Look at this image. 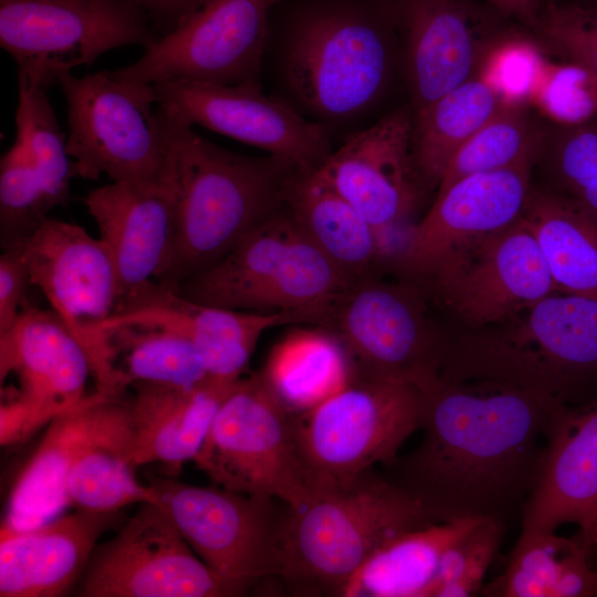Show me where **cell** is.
Listing matches in <instances>:
<instances>
[{
  "label": "cell",
  "instance_id": "1",
  "mask_svg": "<svg viewBox=\"0 0 597 597\" xmlns=\"http://www.w3.org/2000/svg\"><path fill=\"white\" fill-rule=\"evenodd\" d=\"M564 405L503 380L440 378L425 392L422 438L386 465L389 480L433 523L503 519L534 489Z\"/></svg>",
  "mask_w": 597,
  "mask_h": 597
},
{
  "label": "cell",
  "instance_id": "2",
  "mask_svg": "<svg viewBox=\"0 0 597 597\" xmlns=\"http://www.w3.org/2000/svg\"><path fill=\"white\" fill-rule=\"evenodd\" d=\"M159 109L170 142L177 212L169 260L157 281L176 289L280 211L300 170L271 155L224 149Z\"/></svg>",
  "mask_w": 597,
  "mask_h": 597
},
{
  "label": "cell",
  "instance_id": "3",
  "mask_svg": "<svg viewBox=\"0 0 597 597\" xmlns=\"http://www.w3.org/2000/svg\"><path fill=\"white\" fill-rule=\"evenodd\" d=\"M431 523L416 499L370 469L346 486L289 506L282 588L292 596H342L380 546Z\"/></svg>",
  "mask_w": 597,
  "mask_h": 597
},
{
  "label": "cell",
  "instance_id": "4",
  "mask_svg": "<svg viewBox=\"0 0 597 597\" xmlns=\"http://www.w3.org/2000/svg\"><path fill=\"white\" fill-rule=\"evenodd\" d=\"M597 370V297L556 291L448 344L440 378L496 379L564 404Z\"/></svg>",
  "mask_w": 597,
  "mask_h": 597
},
{
  "label": "cell",
  "instance_id": "5",
  "mask_svg": "<svg viewBox=\"0 0 597 597\" xmlns=\"http://www.w3.org/2000/svg\"><path fill=\"white\" fill-rule=\"evenodd\" d=\"M352 284L284 206L175 290L208 306L298 313L320 325Z\"/></svg>",
  "mask_w": 597,
  "mask_h": 597
},
{
  "label": "cell",
  "instance_id": "6",
  "mask_svg": "<svg viewBox=\"0 0 597 597\" xmlns=\"http://www.w3.org/2000/svg\"><path fill=\"white\" fill-rule=\"evenodd\" d=\"M425 391L398 379L353 375L339 391L292 415L294 438L314 496L388 465L420 429Z\"/></svg>",
  "mask_w": 597,
  "mask_h": 597
},
{
  "label": "cell",
  "instance_id": "7",
  "mask_svg": "<svg viewBox=\"0 0 597 597\" xmlns=\"http://www.w3.org/2000/svg\"><path fill=\"white\" fill-rule=\"evenodd\" d=\"M66 149L75 176L142 181L161 177L170 165L166 122L153 84L117 78L111 71L63 74Z\"/></svg>",
  "mask_w": 597,
  "mask_h": 597
},
{
  "label": "cell",
  "instance_id": "8",
  "mask_svg": "<svg viewBox=\"0 0 597 597\" xmlns=\"http://www.w3.org/2000/svg\"><path fill=\"white\" fill-rule=\"evenodd\" d=\"M193 462L214 485L275 498L292 509L314 496L292 415L261 371L240 378Z\"/></svg>",
  "mask_w": 597,
  "mask_h": 597
},
{
  "label": "cell",
  "instance_id": "9",
  "mask_svg": "<svg viewBox=\"0 0 597 597\" xmlns=\"http://www.w3.org/2000/svg\"><path fill=\"white\" fill-rule=\"evenodd\" d=\"M416 285L377 271L355 281L318 325L343 345L353 375L404 380L425 392L440 380L448 343Z\"/></svg>",
  "mask_w": 597,
  "mask_h": 597
},
{
  "label": "cell",
  "instance_id": "10",
  "mask_svg": "<svg viewBox=\"0 0 597 597\" xmlns=\"http://www.w3.org/2000/svg\"><path fill=\"white\" fill-rule=\"evenodd\" d=\"M159 39L129 0H0V45L15 61L18 78L49 88L73 69L128 44Z\"/></svg>",
  "mask_w": 597,
  "mask_h": 597
},
{
  "label": "cell",
  "instance_id": "11",
  "mask_svg": "<svg viewBox=\"0 0 597 597\" xmlns=\"http://www.w3.org/2000/svg\"><path fill=\"white\" fill-rule=\"evenodd\" d=\"M148 485L199 558L219 575L254 586L279 578L283 566V533L289 512L284 502L222 486H201L169 478Z\"/></svg>",
  "mask_w": 597,
  "mask_h": 597
},
{
  "label": "cell",
  "instance_id": "12",
  "mask_svg": "<svg viewBox=\"0 0 597 597\" xmlns=\"http://www.w3.org/2000/svg\"><path fill=\"white\" fill-rule=\"evenodd\" d=\"M254 589L211 569L165 509L145 501L109 540L97 543L75 593L81 597H237Z\"/></svg>",
  "mask_w": 597,
  "mask_h": 597
},
{
  "label": "cell",
  "instance_id": "13",
  "mask_svg": "<svg viewBox=\"0 0 597 597\" xmlns=\"http://www.w3.org/2000/svg\"><path fill=\"white\" fill-rule=\"evenodd\" d=\"M32 285L83 346L96 389L123 392L102 334L121 300L117 269L101 238L46 217L21 248Z\"/></svg>",
  "mask_w": 597,
  "mask_h": 597
},
{
  "label": "cell",
  "instance_id": "14",
  "mask_svg": "<svg viewBox=\"0 0 597 597\" xmlns=\"http://www.w3.org/2000/svg\"><path fill=\"white\" fill-rule=\"evenodd\" d=\"M280 0H206L136 62L112 71L145 84L195 81L226 85L260 82L268 17Z\"/></svg>",
  "mask_w": 597,
  "mask_h": 597
},
{
  "label": "cell",
  "instance_id": "15",
  "mask_svg": "<svg viewBox=\"0 0 597 597\" xmlns=\"http://www.w3.org/2000/svg\"><path fill=\"white\" fill-rule=\"evenodd\" d=\"M421 280L472 329L503 322L558 291L522 217L454 250Z\"/></svg>",
  "mask_w": 597,
  "mask_h": 597
},
{
  "label": "cell",
  "instance_id": "16",
  "mask_svg": "<svg viewBox=\"0 0 597 597\" xmlns=\"http://www.w3.org/2000/svg\"><path fill=\"white\" fill-rule=\"evenodd\" d=\"M285 69L305 106L321 116L343 118L378 96L387 71L386 45L378 30L360 17L321 12L293 33Z\"/></svg>",
  "mask_w": 597,
  "mask_h": 597
},
{
  "label": "cell",
  "instance_id": "17",
  "mask_svg": "<svg viewBox=\"0 0 597 597\" xmlns=\"http://www.w3.org/2000/svg\"><path fill=\"white\" fill-rule=\"evenodd\" d=\"M13 374L18 388L1 387L0 417L23 442L85 396L88 357L53 310L29 305L0 332V380Z\"/></svg>",
  "mask_w": 597,
  "mask_h": 597
},
{
  "label": "cell",
  "instance_id": "18",
  "mask_svg": "<svg viewBox=\"0 0 597 597\" xmlns=\"http://www.w3.org/2000/svg\"><path fill=\"white\" fill-rule=\"evenodd\" d=\"M153 85L157 105L177 121L260 148L300 171L315 170L331 153L323 125L265 94L260 82L226 85L179 80Z\"/></svg>",
  "mask_w": 597,
  "mask_h": 597
},
{
  "label": "cell",
  "instance_id": "19",
  "mask_svg": "<svg viewBox=\"0 0 597 597\" xmlns=\"http://www.w3.org/2000/svg\"><path fill=\"white\" fill-rule=\"evenodd\" d=\"M133 444L130 396L95 390L57 415L18 475L2 527L28 530L46 523L69 506L65 485L75 460L91 446Z\"/></svg>",
  "mask_w": 597,
  "mask_h": 597
},
{
  "label": "cell",
  "instance_id": "20",
  "mask_svg": "<svg viewBox=\"0 0 597 597\" xmlns=\"http://www.w3.org/2000/svg\"><path fill=\"white\" fill-rule=\"evenodd\" d=\"M413 128L407 111L390 113L349 136L313 170L378 233L415 205Z\"/></svg>",
  "mask_w": 597,
  "mask_h": 597
},
{
  "label": "cell",
  "instance_id": "21",
  "mask_svg": "<svg viewBox=\"0 0 597 597\" xmlns=\"http://www.w3.org/2000/svg\"><path fill=\"white\" fill-rule=\"evenodd\" d=\"M128 323L156 325L181 335L197 347L210 376L239 379L263 332L308 320L298 313H254L203 305L153 279L121 297L116 311L103 324L102 334L108 327Z\"/></svg>",
  "mask_w": 597,
  "mask_h": 597
},
{
  "label": "cell",
  "instance_id": "22",
  "mask_svg": "<svg viewBox=\"0 0 597 597\" xmlns=\"http://www.w3.org/2000/svg\"><path fill=\"white\" fill-rule=\"evenodd\" d=\"M531 164L474 174L438 192L400 254L404 270L421 279L454 250L515 222L531 196Z\"/></svg>",
  "mask_w": 597,
  "mask_h": 597
},
{
  "label": "cell",
  "instance_id": "23",
  "mask_svg": "<svg viewBox=\"0 0 597 597\" xmlns=\"http://www.w3.org/2000/svg\"><path fill=\"white\" fill-rule=\"evenodd\" d=\"M84 203L114 259L121 297L161 276L171 251L177 212L171 154L169 168L161 177L113 181L91 190Z\"/></svg>",
  "mask_w": 597,
  "mask_h": 597
},
{
  "label": "cell",
  "instance_id": "24",
  "mask_svg": "<svg viewBox=\"0 0 597 597\" xmlns=\"http://www.w3.org/2000/svg\"><path fill=\"white\" fill-rule=\"evenodd\" d=\"M521 511L520 536L574 523L587 548L596 547L597 404L578 410L561 408L536 484Z\"/></svg>",
  "mask_w": 597,
  "mask_h": 597
},
{
  "label": "cell",
  "instance_id": "25",
  "mask_svg": "<svg viewBox=\"0 0 597 597\" xmlns=\"http://www.w3.org/2000/svg\"><path fill=\"white\" fill-rule=\"evenodd\" d=\"M119 516L121 511L76 509L28 530L1 526L0 596L65 595L77 585L101 536Z\"/></svg>",
  "mask_w": 597,
  "mask_h": 597
},
{
  "label": "cell",
  "instance_id": "26",
  "mask_svg": "<svg viewBox=\"0 0 597 597\" xmlns=\"http://www.w3.org/2000/svg\"><path fill=\"white\" fill-rule=\"evenodd\" d=\"M239 380L209 376L190 386L133 384V465L158 462L169 476L178 474L198 454L217 411Z\"/></svg>",
  "mask_w": 597,
  "mask_h": 597
},
{
  "label": "cell",
  "instance_id": "27",
  "mask_svg": "<svg viewBox=\"0 0 597 597\" xmlns=\"http://www.w3.org/2000/svg\"><path fill=\"white\" fill-rule=\"evenodd\" d=\"M405 22L418 112L472 77L476 43L468 17L453 0H408Z\"/></svg>",
  "mask_w": 597,
  "mask_h": 597
},
{
  "label": "cell",
  "instance_id": "28",
  "mask_svg": "<svg viewBox=\"0 0 597 597\" xmlns=\"http://www.w3.org/2000/svg\"><path fill=\"white\" fill-rule=\"evenodd\" d=\"M285 207L352 283L377 271L379 233L313 170L293 177Z\"/></svg>",
  "mask_w": 597,
  "mask_h": 597
},
{
  "label": "cell",
  "instance_id": "29",
  "mask_svg": "<svg viewBox=\"0 0 597 597\" xmlns=\"http://www.w3.org/2000/svg\"><path fill=\"white\" fill-rule=\"evenodd\" d=\"M482 519L437 522L397 535L363 564L342 597H430L443 553Z\"/></svg>",
  "mask_w": 597,
  "mask_h": 597
},
{
  "label": "cell",
  "instance_id": "30",
  "mask_svg": "<svg viewBox=\"0 0 597 597\" xmlns=\"http://www.w3.org/2000/svg\"><path fill=\"white\" fill-rule=\"evenodd\" d=\"M262 375L291 415L307 411L353 377L339 341L323 327L295 328L275 344Z\"/></svg>",
  "mask_w": 597,
  "mask_h": 597
},
{
  "label": "cell",
  "instance_id": "31",
  "mask_svg": "<svg viewBox=\"0 0 597 597\" xmlns=\"http://www.w3.org/2000/svg\"><path fill=\"white\" fill-rule=\"evenodd\" d=\"M579 538L555 532L520 536L506 569L481 591L495 597L597 596V569Z\"/></svg>",
  "mask_w": 597,
  "mask_h": 597
},
{
  "label": "cell",
  "instance_id": "32",
  "mask_svg": "<svg viewBox=\"0 0 597 597\" xmlns=\"http://www.w3.org/2000/svg\"><path fill=\"white\" fill-rule=\"evenodd\" d=\"M521 217L557 290L597 297V219L570 199L533 192Z\"/></svg>",
  "mask_w": 597,
  "mask_h": 597
},
{
  "label": "cell",
  "instance_id": "33",
  "mask_svg": "<svg viewBox=\"0 0 597 597\" xmlns=\"http://www.w3.org/2000/svg\"><path fill=\"white\" fill-rule=\"evenodd\" d=\"M503 104L480 74L418 111L413 156L419 177L438 187L454 154Z\"/></svg>",
  "mask_w": 597,
  "mask_h": 597
},
{
  "label": "cell",
  "instance_id": "34",
  "mask_svg": "<svg viewBox=\"0 0 597 597\" xmlns=\"http://www.w3.org/2000/svg\"><path fill=\"white\" fill-rule=\"evenodd\" d=\"M104 337L122 389L135 383L190 386L210 376L197 347L165 327L119 324L106 328Z\"/></svg>",
  "mask_w": 597,
  "mask_h": 597
},
{
  "label": "cell",
  "instance_id": "35",
  "mask_svg": "<svg viewBox=\"0 0 597 597\" xmlns=\"http://www.w3.org/2000/svg\"><path fill=\"white\" fill-rule=\"evenodd\" d=\"M133 446L104 442L88 447L73 463L65 485L69 505L93 512H117L154 501L151 488L133 472Z\"/></svg>",
  "mask_w": 597,
  "mask_h": 597
},
{
  "label": "cell",
  "instance_id": "36",
  "mask_svg": "<svg viewBox=\"0 0 597 597\" xmlns=\"http://www.w3.org/2000/svg\"><path fill=\"white\" fill-rule=\"evenodd\" d=\"M18 83L15 138L25 146L51 209L65 206L71 197L70 184L75 171L66 139L46 94L48 88L22 78H18Z\"/></svg>",
  "mask_w": 597,
  "mask_h": 597
},
{
  "label": "cell",
  "instance_id": "37",
  "mask_svg": "<svg viewBox=\"0 0 597 597\" xmlns=\"http://www.w3.org/2000/svg\"><path fill=\"white\" fill-rule=\"evenodd\" d=\"M533 157V139L524 104L504 103L450 160L438 192L458 180L493 171Z\"/></svg>",
  "mask_w": 597,
  "mask_h": 597
},
{
  "label": "cell",
  "instance_id": "38",
  "mask_svg": "<svg viewBox=\"0 0 597 597\" xmlns=\"http://www.w3.org/2000/svg\"><path fill=\"white\" fill-rule=\"evenodd\" d=\"M25 146L15 138L0 159V242L22 248L51 211Z\"/></svg>",
  "mask_w": 597,
  "mask_h": 597
},
{
  "label": "cell",
  "instance_id": "39",
  "mask_svg": "<svg viewBox=\"0 0 597 597\" xmlns=\"http://www.w3.org/2000/svg\"><path fill=\"white\" fill-rule=\"evenodd\" d=\"M504 521L484 517L443 553L430 597H469L483 578L501 544Z\"/></svg>",
  "mask_w": 597,
  "mask_h": 597
},
{
  "label": "cell",
  "instance_id": "40",
  "mask_svg": "<svg viewBox=\"0 0 597 597\" xmlns=\"http://www.w3.org/2000/svg\"><path fill=\"white\" fill-rule=\"evenodd\" d=\"M532 100L558 123L583 124L597 114V76L574 62L546 65Z\"/></svg>",
  "mask_w": 597,
  "mask_h": 597
},
{
  "label": "cell",
  "instance_id": "41",
  "mask_svg": "<svg viewBox=\"0 0 597 597\" xmlns=\"http://www.w3.org/2000/svg\"><path fill=\"white\" fill-rule=\"evenodd\" d=\"M538 27L553 49L597 76V7L551 4Z\"/></svg>",
  "mask_w": 597,
  "mask_h": 597
},
{
  "label": "cell",
  "instance_id": "42",
  "mask_svg": "<svg viewBox=\"0 0 597 597\" xmlns=\"http://www.w3.org/2000/svg\"><path fill=\"white\" fill-rule=\"evenodd\" d=\"M546 64L534 46L525 41L503 43L486 60L481 75L504 103L524 104L532 100Z\"/></svg>",
  "mask_w": 597,
  "mask_h": 597
},
{
  "label": "cell",
  "instance_id": "43",
  "mask_svg": "<svg viewBox=\"0 0 597 597\" xmlns=\"http://www.w3.org/2000/svg\"><path fill=\"white\" fill-rule=\"evenodd\" d=\"M570 127L561 143L556 169L573 198L597 175V123L587 121Z\"/></svg>",
  "mask_w": 597,
  "mask_h": 597
},
{
  "label": "cell",
  "instance_id": "44",
  "mask_svg": "<svg viewBox=\"0 0 597 597\" xmlns=\"http://www.w3.org/2000/svg\"><path fill=\"white\" fill-rule=\"evenodd\" d=\"M30 285L31 275L21 248L4 249L0 256V332L10 328L29 306Z\"/></svg>",
  "mask_w": 597,
  "mask_h": 597
},
{
  "label": "cell",
  "instance_id": "45",
  "mask_svg": "<svg viewBox=\"0 0 597 597\" xmlns=\"http://www.w3.org/2000/svg\"><path fill=\"white\" fill-rule=\"evenodd\" d=\"M148 14L159 36L175 30L206 0H129Z\"/></svg>",
  "mask_w": 597,
  "mask_h": 597
},
{
  "label": "cell",
  "instance_id": "46",
  "mask_svg": "<svg viewBox=\"0 0 597 597\" xmlns=\"http://www.w3.org/2000/svg\"><path fill=\"white\" fill-rule=\"evenodd\" d=\"M499 8L524 19L535 17V0H491Z\"/></svg>",
  "mask_w": 597,
  "mask_h": 597
},
{
  "label": "cell",
  "instance_id": "47",
  "mask_svg": "<svg viewBox=\"0 0 597 597\" xmlns=\"http://www.w3.org/2000/svg\"><path fill=\"white\" fill-rule=\"evenodd\" d=\"M596 546H597V528H596Z\"/></svg>",
  "mask_w": 597,
  "mask_h": 597
}]
</instances>
